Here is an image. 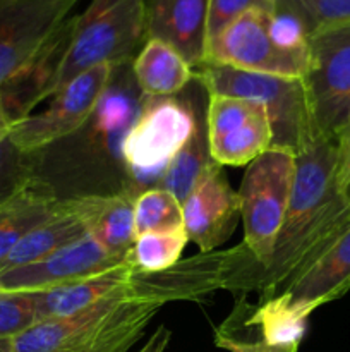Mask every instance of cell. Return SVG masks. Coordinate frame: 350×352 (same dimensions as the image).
Masks as SVG:
<instances>
[{"mask_svg": "<svg viewBox=\"0 0 350 352\" xmlns=\"http://www.w3.org/2000/svg\"><path fill=\"white\" fill-rule=\"evenodd\" d=\"M215 165L218 164L213 160L209 153L206 120L199 119L194 134L172 158L158 188L165 189L174 195L178 201L184 203Z\"/></svg>", "mask_w": 350, "mask_h": 352, "instance_id": "44dd1931", "label": "cell"}, {"mask_svg": "<svg viewBox=\"0 0 350 352\" xmlns=\"http://www.w3.org/2000/svg\"><path fill=\"white\" fill-rule=\"evenodd\" d=\"M146 40L144 0H91L81 14L72 16L64 55L43 100L93 67L132 64Z\"/></svg>", "mask_w": 350, "mask_h": 352, "instance_id": "3957f363", "label": "cell"}, {"mask_svg": "<svg viewBox=\"0 0 350 352\" xmlns=\"http://www.w3.org/2000/svg\"><path fill=\"white\" fill-rule=\"evenodd\" d=\"M79 0H0V88L23 78Z\"/></svg>", "mask_w": 350, "mask_h": 352, "instance_id": "30bf717a", "label": "cell"}, {"mask_svg": "<svg viewBox=\"0 0 350 352\" xmlns=\"http://www.w3.org/2000/svg\"><path fill=\"white\" fill-rule=\"evenodd\" d=\"M130 69L141 93L154 98L178 95L194 81L191 64L174 47L153 38L146 40Z\"/></svg>", "mask_w": 350, "mask_h": 352, "instance_id": "d6986e66", "label": "cell"}, {"mask_svg": "<svg viewBox=\"0 0 350 352\" xmlns=\"http://www.w3.org/2000/svg\"><path fill=\"white\" fill-rule=\"evenodd\" d=\"M38 323L33 292L0 294V340H12Z\"/></svg>", "mask_w": 350, "mask_h": 352, "instance_id": "d4e9b609", "label": "cell"}, {"mask_svg": "<svg viewBox=\"0 0 350 352\" xmlns=\"http://www.w3.org/2000/svg\"><path fill=\"white\" fill-rule=\"evenodd\" d=\"M350 227V205L338 184L336 141L316 138L295 157L292 196L273 253L257 267L249 292L273 298L314 263Z\"/></svg>", "mask_w": 350, "mask_h": 352, "instance_id": "6da1fadb", "label": "cell"}, {"mask_svg": "<svg viewBox=\"0 0 350 352\" xmlns=\"http://www.w3.org/2000/svg\"><path fill=\"white\" fill-rule=\"evenodd\" d=\"M184 230L201 253L216 251L232 237L240 219V199L222 167L215 165L182 203Z\"/></svg>", "mask_w": 350, "mask_h": 352, "instance_id": "5bb4252c", "label": "cell"}, {"mask_svg": "<svg viewBox=\"0 0 350 352\" xmlns=\"http://www.w3.org/2000/svg\"><path fill=\"white\" fill-rule=\"evenodd\" d=\"M86 236L81 220L71 210L67 199H60V208L51 219L24 236L9 254L0 261V274L12 268L34 263Z\"/></svg>", "mask_w": 350, "mask_h": 352, "instance_id": "ffe728a7", "label": "cell"}, {"mask_svg": "<svg viewBox=\"0 0 350 352\" xmlns=\"http://www.w3.org/2000/svg\"><path fill=\"white\" fill-rule=\"evenodd\" d=\"M7 126H0V205L34 177L33 155L23 153L10 141Z\"/></svg>", "mask_w": 350, "mask_h": 352, "instance_id": "cb8c5ba5", "label": "cell"}, {"mask_svg": "<svg viewBox=\"0 0 350 352\" xmlns=\"http://www.w3.org/2000/svg\"><path fill=\"white\" fill-rule=\"evenodd\" d=\"M172 332L165 325H160L153 333L150 336V339L146 340L143 347L136 352H165L170 342Z\"/></svg>", "mask_w": 350, "mask_h": 352, "instance_id": "4dcf8cb0", "label": "cell"}, {"mask_svg": "<svg viewBox=\"0 0 350 352\" xmlns=\"http://www.w3.org/2000/svg\"><path fill=\"white\" fill-rule=\"evenodd\" d=\"M275 0H209L208 23H206V47L215 40L226 26L239 19L247 10L259 9L271 12Z\"/></svg>", "mask_w": 350, "mask_h": 352, "instance_id": "83f0119b", "label": "cell"}, {"mask_svg": "<svg viewBox=\"0 0 350 352\" xmlns=\"http://www.w3.org/2000/svg\"><path fill=\"white\" fill-rule=\"evenodd\" d=\"M340 191H342V195H343V198H345V201L350 205V179L345 182V184L342 186V189H340Z\"/></svg>", "mask_w": 350, "mask_h": 352, "instance_id": "d6a6232c", "label": "cell"}, {"mask_svg": "<svg viewBox=\"0 0 350 352\" xmlns=\"http://www.w3.org/2000/svg\"><path fill=\"white\" fill-rule=\"evenodd\" d=\"M71 210L93 237L108 253L129 256L136 232H134V198L130 192L119 191L112 195H86L67 198Z\"/></svg>", "mask_w": 350, "mask_h": 352, "instance_id": "2e32d148", "label": "cell"}, {"mask_svg": "<svg viewBox=\"0 0 350 352\" xmlns=\"http://www.w3.org/2000/svg\"><path fill=\"white\" fill-rule=\"evenodd\" d=\"M127 260L129 256L108 253L93 237L84 236L34 263L0 274V294L54 291L72 282L112 270Z\"/></svg>", "mask_w": 350, "mask_h": 352, "instance_id": "4fadbf2b", "label": "cell"}, {"mask_svg": "<svg viewBox=\"0 0 350 352\" xmlns=\"http://www.w3.org/2000/svg\"><path fill=\"white\" fill-rule=\"evenodd\" d=\"M9 122H10V119H9V117H7L5 110H3V103H2V93H0V126H2V124H9Z\"/></svg>", "mask_w": 350, "mask_h": 352, "instance_id": "1f68e13d", "label": "cell"}, {"mask_svg": "<svg viewBox=\"0 0 350 352\" xmlns=\"http://www.w3.org/2000/svg\"><path fill=\"white\" fill-rule=\"evenodd\" d=\"M60 208V199L34 175L0 205V261L24 236L47 222Z\"/></svg>", "mask_w": 350, "mask_h": 352, "instance_id": "ac0fdd59", "label": "cell"}, {"mask_svg": "<svg viewBox=\"0 0 350 352\" xmlns=\"http://www.w3.org/2000/svg\"><path fill=\"white\" fill-rule=\"evenodd\" d=\"M134 274L136 265L129 258L126 263L103 274L72 282L54 291L33 292L38 322L75 315L100 301L129 294Z\"/></svg>", "mask_w": 350, "mask_h": 352, "instance_id": "e0dca14e", "label": "cell"}, {"mask_svg": "<svg viewBox=\"0 0 350 352\" xmlns=\"http://www.w3.org/2000/svg\"><path fill=\"white\" fill-rule=\"evenodd\" d=\"M192 71L194 81L208 96H239L263 103L273 131L271 148H283L297 155L318 138L302 79L256 74L213 64H202Z\"/></svg>", "mask_w": 350, "mask_h": 352, "instance_id": "5b68a950", "label": "cell"}, {"mask_svg": "<svg viewBox=\"0 0 350 352\" xmlns=\"http://www.w3.org/2000/svg\"><path fill=\"white\" fill-rule=\"evenodd\" d=\"M0 352H12L10 340H0Z\"/></svg>", "mask_w": 350, "mask_h": 352, "instance_id": "836d02e7", "label": "cell"}, {"mask_svg": "<svg viewBox=\"0 0 350 352\" xmlns=\"http://www.w3.org/2000/svg\"><path fill=\"white\" fill-rule=\"evenodd\" d=\"M304 21L309 38L316 31L350 23V0H285Z\"/></svg>", "mask_w": 350, "mask_h": 352, "instance_id": "4316f807", "label": "cell"}, {"mask_svg": "<svg viewBox=\"0 0 350 352\" xmlns=\"http://www.w3.org/2000/svg\"><path fill=\"white\" fill-rule=\"evenodd\" d=\"M161 308L136 296H117L75 315L38 322L10 340V347L12 352H129Z\"/></svg>", "mask_w": 350, "mask_h": 352, "instance_id": "7a4b0ae2", "label": "cell"}, {"mask_svg": "<svg viewBox=\"0 0 350 352\" xmlns=\"http://www.w3.org/2000/svg\"><path fill=\"white\" fill-rule=\"evenodd\" d=\"M338 148V184L340 189L350 179V124L336 140Z\"/></svg>", "mask_w": 350, "mask_h": 352, "instance_id": "f546056e", "label": "cell"}, {"mask_svg": "<svg viewBox=\"0 0 350 352\" xmlns=\"http://www.w3.org/2000/svg\"><path fill=\"white\" fill-rule=\"evenodd\" d=\"M198 110L184 96H146L122 144L126 188L134 198L158 188L172 158L194 134Z\"/></svg>", "mask_w": 350, "mask_h": 352, "instance_id": "8992f818", "label": "cell"}, {"mask_svg": "<svg viewBox=\"0 0 350 352\" xmlns=\"http://www.w3.org/2000/svg\"><path fill=\"white\" fill-rule=\"evenodd\" d=\"M268 31L275 45L287 52H307L309 33L304 21L285 0H275V7L268 17Z\"/></svg>", "mask_w": 350, "mask_h": 352, "instance_id": "484cf974", "label": "cell"}, {"mask_svg": "<svg viewBox=\"0 0 350 352\" xmlns=\"http://www.w3.org/2000/svg\"><path fill=\"white\" fill-rule=\"evenodd\" d=\"M113 65L82 72L51 96L47 110L10 120L7 134L23 153L34 155L78 133L95 113L110 85Z\"/></svg>", "mask_w": 350, "mask_h": 352, "instance_id": "9c48e42d", "label": "cell"}, {"mask_svg": "<svg viewBox=\"0 0 350 352\" xmlns=\"http://www.w3.org/2000/svg\"><path fill=\"white\" fill-rule=\"evenodd\" d=\"M205 120L209 153L220 167L249 165L273 146L270 117L259 102L209 95Z\"/></svg>", "mask_w": 350, "mask_h": 352, "instance_id": "7c38bea8", "label": "cell"}, {"mask_svg": "<svg viewBox=\"0 0 350 352\" xmlns=\"http://www.w3.org/2000/svg\"><path fill=\"white\" fill-rule=\"evenodd\" d=\"M268 17L270 12L259 9L242 14L209 41L202 64L226 65L237 71L280 78H304L309 50L287 52L277 47L268 31Z\"/></svg>", "mask_w": 350, "mask_h": 352, "instance_id": "8fae6325", "label": "cell"}, {"mask_svg": "<svg viewBox=\"0 0 350 352\" xmlns=\"http://www.w3.org/2000/svg\"><path fill=\"white\" fill-rule=\"evenodd\" d=\"M187 243L184 229L172 232H148L134 239L129 258L141 272H163L180 260Z\"/></svg>", "mask_w": 350, "mask_h": 352, "instance_id": "603a6c76", "label": "cell"}, {"mask_svg": "<svg viewBox=\"0 0 350 352\" xmlns=\"http://www.w3.org/2000/svg\"><path fill=\"white\" fill-rule=\"evenodd\" d=\"M350 291V227L295 280L273 298L244 313L261 339L271 346H299L309 315Z\"/></svg>", "mask_w": 350, "mask_h": 352, "instance_id": "277c9868", "label": "cell"}, {"mask_svg": "<svg viewBox=\"0 0 350 352\" xmlns=\"http://www.w3.org/2000/svg\"><path fill=\"white\" fill-rule=\"evenodd\" d=\"M209 0H144L148 40L174 47L192 69L205 62Z\"/></svg>", "mask_w": 350, "mask_h": 352, "instance_id": "9a60e30c", "label": "cell"}, {"mask_svg": "<svg viewBox=\"0 0 350 352\" xmlns=\"http://www.w3.org/2000/svg\"><path fill=\"white\" fill-rule=\"evenodd\" d=\"M297 155L283 148H270L250 162L240 188V219L244 241L259 267H264L273 253L278 232L292 196Z\"/></svg>", "mask_w": 350, "mask_h": 352, "instance_id": "52a82bcc", "label": "cell"}, {"mask_svg": "<svg viewBox=\"0 0 350 352\" xmlns=\"http://www.w3.org/2000/svg\"><path fill=\"white\" fill-rule=\"evenodd\" d=\"M302 81L316 136L336 141L350 124V23L311 34Z\"/></svg>", "mask_w": 350, "mask_h": 352, "instance_id": "ba28073f", "label": "cell"}, {"mask_svg": "<svg viewBox=\"0 0 350 352\" xmlns=\"http://www.w3.org/2000/svg\"><path fill=\"white\" fill-rule=\"evenodd\" d=\"M184 229L182 203L161 188L141 192L134 201V232H172Z\"/></svg>", "mask_w": 350, "mask_h": 352, "instance_id": "7402d4cb", "label": "cell"}, {"mask_svg": "<svg viewBox=\"0 0 350 352\" xmlns=\"http://www.w3.org/2000/svg\"><path fill=\"white\" fill-rule=\"evenodd\" d=\"M215 344L222 349L229 352H297L299 346H271L266 344L263 339L257 340H246L240 339L233 332H229L226 329L220 327L215 332Z\"/></svg>", "mask_w": 350, "mask_h": 352, "instance_id": "f1b7e54d", "label": "cell"}]
</instances>
